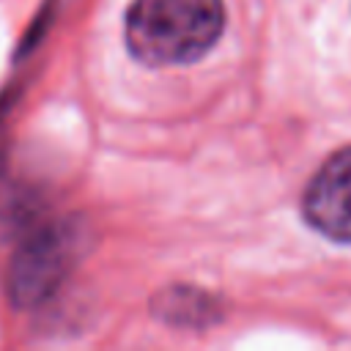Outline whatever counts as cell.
<instances>
[{"label": "cell", "instance_id": "cell-1", "mask_svg": "<svg viewBox=\"0 0 351 351\" xmlns=\"http://www.w3.org/2000/svg\"><path fill=\"white\" fill-rule=\"evenodd\" d=\"M222 0H132L126 11L129 52L145 66L200 60L222 36Z\"/></svg>", "mask_w": 351, "mask_h": 351}, {"label": "cell", "instance_id": "cell-2", "mask_svg": "<svg viewBox=\"0 0 351 351\" xmlns=\"http://www.w3.org/2000/svg\"><path fill=\"white\" fill-rule=\"evenodd\" d=\"M74 255V236L66 228H47L33 236L16 255L11 269V293L16 304H36L47 299L66 277Z\"/></svg>", "mask_w": 351, "mask_h": 351}, {"label": "cell", "instance_id": "cell-3", "mask_svg": "<svg viewBox=\"0 0 351 351\" xmlns=\"http://www.w3.org/2000/svg\"><path fill=\"white\" fill-rule=\"evenodd\" d=\"M307 222L335 241H351V148L332 154L304 192Z\"/></svg>", "mask_w": 351, "mask_h": 351}, {"label": "cell", "instance_id": "cell-4", "mask_svg": "<svg viewBox=\"0 0 351 351\" xmlns=\"http://www.w3.org/2000/svg\"><path fill=\"white\" fill-rule=\"evenodd\" d=\"M195 304H203V296L197 291H186V288H170L167 293H159L154 299L156 315L170 321V324H195V321H200V315L208 307L195 310Z\"/></svg>", "mask_w": 351, "mask_h": 351}]
</instances>
